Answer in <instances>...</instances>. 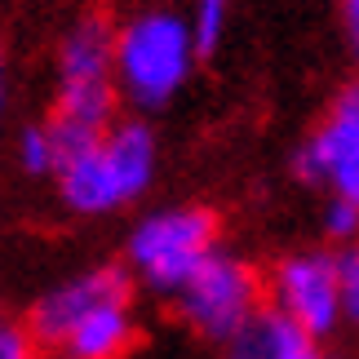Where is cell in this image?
Wrapping results in <instances>:
<instances>
[{"label": "cell", "instance_id": "7c38bea8", "mask_svg": "<svg viewBox=\"0 0 359 359\" xmlns=\"http://www.w3.org/2000/svg\"><path fill=\"white\" fill-rule=\"evenodd\" d=\"M231 9H236V0H191V22H196V36H200V45L204 53L217 49V40H222L226 32V22H231Z\"/></svg>", "mask_w": 359, "mask_h": 359}, {"label": "cell", "instance_id": "ba28073f", "mask_svg": "<svg viewBox=\"0 0 359 359\" xmlns=\"http://www.w3.org/2000/svg\"><path fill=\"white\" fill-rule=\"evenodd\" d=\"M293 173L324 191V200H346L359 209V76L333 93L320 124L302 137L293 151Z\"/></svg>", "mask_w": 359, "mask_h": 359}, {"label": "cell", "instance_id": "52a82bcc", "mask_svg": "<svg viewBox=\"0 0 359 359\" xmlns=\"http://www.w3.org/2000/svg\"><path fill=\"white\" fill-rule=\"evenodd\" d=\"M266 311L302 328L315 341H333L346 324L341 302V253L337 248H293L266 271Z\"/></svg>", "mask_w": 359, "mask_h": 359}, {"label": "cell", "instance_id": "6da1fadb", "mask_svg": "<svg viewBox=\"0 0 359 359\" xmlns=\"http://www.w3.org/2000/svg\"><path fill=\"white\" fill-rule=\"evenodd\" d=\"M27 324L49 359H124L142 337L124 262H98L45 288Z\"/></svg>", "mask_w": 359, "mask_h": 359}, {"label": "cell", "instance_id": "277c9868", "mask_svg": "<svg viewBox=\"0 0 359 359\" xmlns=\"http://www.w3.org/2000/svg\"><path fill=\"white\" fill-rule=\"evenodd\" d=\"M120 89H116V27L85 13L62 32L53 53V116L62 147L72 151L120 120Z\"/></svg>", "mask_w": 359, "mask_h": 359}, {"label": "cell", "instance_id": "8992f818", "mask_svg": "<svg viewBox=\"0 0 359 359\" xmlns=\"http://www.w3.org/2000/svg\"><path fill=\"white\" fill-rule=\"evenodd\" d=\"M173 311L200 341L231 346L266 311V275L236 248H217L173 297Z\"/></svg>", "mask_w": 359, "mask_h": 359}, {"label": "cell", "instance_id": "30bf717a", "mask_svg": "<svg viewBox=\"0 0 359 359\" xmlns=\"http://www.w3.org/2000/svg\"><path fill=\"white\" fill-rule=\"evenodd\" d=\"M62 160H67V147H62V137L49 120L22 124L18 137H13V164L27 177H58Z\"/></svg>", "mask_w": 359, "mask_h": 359}, {"label": "cell", "instance_id": "9a60e30c", "mask_svg": "<svg viewBox=\"0 0 359 359\" xmlns=\"http://www.w3.org/2000/svg\"><path fill=\"white\" fill-rule=\"evenodd\" d=\"M5 116H9V53L0 45V129H5Z\"/></svg>", "mask_w": 359, "mask_h": 359}, {"label": "cell", "instance_id": "4fadbf2b", "mask_svg": "<svg viewBox=\"0 0 359 359\" xmlns=\"http://www.w3.org/2000/svg\"><path fill=\"white\" fill-rule=\"evenodd\" d=\"M320 226H324V240L328 244H341V248H355L359 244V209L346 204V200H324Z\"/></svg>", "mask_w": 359, "mask_h": 359}, {"label": "cell", "instance_id": "9c48e42d", "mask_svg": "<svg viewBox=\"0 0 359 359\" xmlns=\"http://www.w3.org/2000/svg\"><path fill=\"white\" fill-rule=\"evenodd\" d=\"M222 359H341V355L328 351V341H315L288 320H280L275 311H262L231 346H222Z\"/></svg>", "mask_w": 359, "mask_h": 359}, {"label": "cell", "instance_id": "5bb4252c", "mask_svg": "<svg viewBox=\"0 0 359 359\" xmlns=\"http://www.w3.org/2000/svg\"><path fill=\"white\" fill-rule=\"evenodd\" d=\"M341 253V302H346V324H359V244L337 248Z\"/></svg>", "mask_w": 359, "mask_h": 359}, {"label": "cell", "instance_id": "2e32d148", "mask_svg": "<svg viewBox=\"0 0 359 359\" xmlns=\"http://www.w3.org/2000/svg\"><path fill=\"white\" fill-rule=\"evenodd\" d=\"M337 5H341V22H346L351 40L359 45V0H337Z\"/></svg>", "mask_w": 359, "mask_h": 359}, {"label": "cell", "instance_id": "5b68a950", "mask_svg": "<svg viewBox=\"0 0 359 359\" xmlns=\"http://www.w3.org/2000/svg\"><path fill=\"white\" fill-rule=\"evenodd\" d=\"M217 248H222V226H217L213 209L160 204V209H147L124 236V271H129L133 288L173 302Z\"/></svg>", "mask_w": 359, "mask_h": 359}, {"label": "cell", "instance_id": "3957f363", "mask_svg": "<svg viewBox=\"0 0 359 359\" xmlns=\"http://www.w3.org/2000/svg\"><path fill=\"white\" fill-rule=\"evenodd\" d=\"M160 173V137L142 116H120L111 129L67 151L58 200L76 217H111L147 200Z\"/></svg>", "mask_w": 359, "mask_h": 359}, {"label": "cell", "instance_id": "8fae6325", "mask_svg": "<svg viewBox=\"0 0 359 359\" xmlns=\"http://www.w3.org/2000/svg\"><path fill=\"white\" fill-rule=\"evenodd\" d=\"M0 359H45V346L36 341L22 315L0 311Z\"/></svg>", "mask_w": 359, "mask_h": 359}, {"label": "cell", "instance_id": "7a4b0ae2", "mask_svg": "<svg viewBox=\"0 0 359 359\" xmlns=\"http://www.w3.org/2000/svg\"><path fill=\"white\" fill-rule=\"evenodd\" d=\"M204 45L187 9L142 5L116 22V89L133 116L173 107L196 80Z\"/></svg>", "mask_w": 359, "mask_h": 359}]
</instances>
